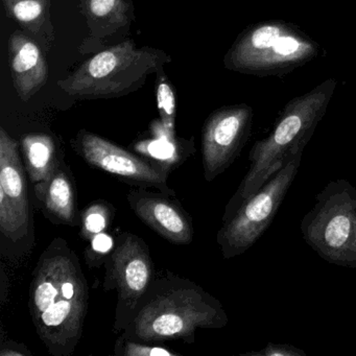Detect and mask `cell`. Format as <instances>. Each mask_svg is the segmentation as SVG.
Listing matches in <instances>:
<instances>
[{
    "instance_id": "cell-1",
    "label": "cell",
    "mask_w": 356,
    "mask_h": 356,
    "mask_svg": "<svg viewBox=\"0 0 356 356\" xmlns=\"http://www.w3.org/2000/svg\"><path fill=\"white\" fill-rule=\"evenodd\" d=\"M89 289L76 252L67 241L54 239L33 270L30 285L31 316L47 351L70 356L84 332Z\"/></svg>"
},
{
    "instance_id": "cell-2",
    "label": "cell",
    "mask_w": 356,
    "mask_h": 356,
    "mask_svg": "<svg viewBox=\"0 0 356 356\" xmlns=\"http://www.w3.org/2000/svg\"><path fill=\"white\" fill-rule=\"evenodd\" d=\"M229 318L222 303L189 279L170 272L154 277L120 337L143 343H195L197 329H220Z\"/></svg>"
},
{
    "instance_id": "cell-3",
    "label": "cell",
    "mask_w": 356,
    "mask_h": 356,
    "mask_svg": "<svg viewBox=\"0 0 356 356\" xmlns=\"http://www.w3.org/2000/svg\"><path fill=\"white\" fill-rule=\"evenodd\" d=\"M337 85V81L328 79L285 105L270 135L256 141L252 147L249 170L227 204L222 222L231 218L243 202L282 168L287 160L303 155L316 126L326 113Z\"/></svg>"
},
{
    "instance_id": "cell-4",
    "label": "cell",
    "mask_w": 356,
    "mask_h": 356,
    "mask_svg": "<svg viewBox=\"0 0 356 356\" xmlns=\"http://www.w3.org/2000/svg\"><path fill=\"white\" fill-rule=\"evenodd\" d=\"M170 62V56L161 49H139L133 40L122 41L83 62L58 86L76 99H113L138 90L147 76Z\"/></svg>"
},
{
    "instance_id": "cell-5",
    "label": "cell",
    "mask_w": 356,
    "mask_h": 356,
    "mask_svg": "<svg viewBox=\"0 0 356 356\" xmlns=\"http://www.w3.org/2000/svg\"><path fill=\"white\" fill-rule=\"evenodd\" d=\"M320 47L299 29L283 22L250 26L233 43L227 70L256 76H284L314 60Z\"/></svg>"
},
{
    "instance_id": "cell-6",
    "label": "cell",
    "mask_w": 356,
    "mask_h": 356,
    "mask_svg": "<svg viewBox=\"0 0 356 356\" xmlns=\"http://www.w3.org/2000/svg\"><path fill=\"white\" fill-rule=\"evenodd\" d=\"M305 243L328 264L356 268V188L347 180L330 181L302 218Z\"/></svg>"
},
{
    "instance_id": "cell-7",
    "label": "cell",
    "mask_w": 356,
    "mask_h": 356,
    "mask_svg": "<svg viewBox=\"0 0 356 356\" xmlns=\"http://www.w3.org/2000/svg\"><path fill=\"white\" fill-rule=\"evenodd\" d=\"M302 155L287 160L282 168L275 172L257 191L243 202L216 235L225 259L241 256L270 226L285 195L298 175Z\"/></svg>"
},
{
    "instance_id": "cell-8",
    "label": "cell",
    "mask_w": 356,
    "mask_h": 356,
    "mask_svg": "<svg viewBox=\"0 0 356 356\" xmlns=\"http://www.w3.org/2000/svg\"><path fill=\"white\" fill-rule=\"evenodd\" d=\"M104 289L118 291L113 331L122 333L132 320L145 291L155 277L149 245L130 232H120L104 262Z\"/></svg>"
},
{
    "instance_id": "cell-9",
    "label": "cell",
    "mask_w": 356,
    "mask_h": 356,
    "mask_svg": "<svg viewBox=\"0 0 356 356\" xmlns=\"http://www.w3.org/2000/svg\"><path fill=\"white\" fill-rule=\"evenodd\" d=\"M19 145L0 128V235L3 251L26 245L33 232L28 178Z\"/></svg>"
},
{
    "instance_id": "cell-10",
    "label": "cell",
    "mask_w": 356,
    "mask_h": 356,
    "mask_svg": "<svg viewBox=\"0 0 356 356\" xmlns=\"http://www.w3.org/2000/svg\"><path fill=\"white\" fill-rule=\"evenodd\" d=\"M74 151L91 166L143 188H156L176 197L168 185V168L122 149L104 137L81 130L72 141Z\"/></svg>"
},
{
    "instance_id": "cell-11",
    "label": "cell",
    "mask_w": 356,
    "mask_h": 356,
    "mask_svg": "<svg viewBox=\"0 0 356 356\" xmlns=\"http://www.w3.org/2000/svg\"><path fill=\"white\" fill-rule=\"evenodd\" d=\"M253 109L245 104L214 111L204 124L202 158L207 182L232 165L251 132Z\"/></svg>"
},
{
    "instance_id": "cell-12",
    "label": "cell",
    "mask_w": 356,
    "mask_h": 356,
    "mask_svg": "<svg viewBox=\"0 0 356 356\" xmlns=\"http://www.w3.org/2000/svg\"><path fill=\"white\" fill-rule=\"evenodd\" d=\"M127 200L137 218L165 241L181 245L193 241V220L174 197L135 187L129 191Z\"/></svg>"
},
{
    "instance_id": "cell-13",
    "label": "cell",
    "mask_w": 356,
    "mask_h": 356,
    "mask_svg": "<svg viewBox=\"0 0 356 356\" xmlns=\"http://www.w3.org/2000/svg\"><path fill=\"white\" fill-rule=\"evenodd\" d=\"M81 12L86 20L88 36L81 44V54L107 49L108 40L124 34L134 18L133 0H82Z\"/></svg>"
},
{
    "instance_id": "cell-14",
    "label": "cell",
    "mask_w": 356,
    "mask_h": 356,
    "mask_svg": "<svg viewBox=\"0 0 356 356\" xmlns=\"http://www.w3.org/2000/svg\"><path fill=\"white\" fill-rule=\"evenodd\" d=\"M10 67L14 89L28 102L47 84L49 66L42 47L26 32L17 30L10 37Z\"/></svg>"
},
{
    "instance_id": "cell-15",
    "label": "cell",
    "mask_w": 356,
    "mask_h": 356,
    "mask_svg": "<svg viewBox=\"0 0 356 356\" xmlns=\"http://www.w3.org/2000/svg\"><path fill=\"white\" fill-rule=\"evenodd\" d=\"M34 191L43 213L54 224L80 225L76 184L64 160L47 180L34 185Z\"/></svg>"
},
{
    "instance_id": "cell-16",
    "label": "cell",
    "mask_w": 356,
    "mask_h": 356,
    "mask_svg": "<svg viewBox=\"0 0 356 356\" xmlns=\"http://www.w3.org/2000/svg\"><path fill=\"white\" fill-rule=\"evenodd\" d=\"M3 3L8 17L32 37L44 53H49L55 42L51 0H3Z\"/></svg>"
},
{
    "instance_id": "cell-17",
    "label": "cell",
    "mask_w": 356,
    "mask_h": 356,
    "mask_svg": "<svg viewBox=\"0 0 356 356\" xmlns=\"http://www.w3.org/2000/svg\"><path fill=\"white\" fill-rule=\"evenodd\" d=\"M22 157L24 168L33 184L47 180L61 163L55 139L44 133H31L22 137Z\"/></svg>"
},
{
    "instance_id": "cell-18",
    "label": "cell",
    "mask_w": 356,
    "mask_h": 356,
    "mask_svg": "<svg viewBox=\"0 0 356 356\" xmlns=\"http://www.w3.org/2000/svg\"><path fill=\"white\" fill-rule=\"evenodd\" d=\"M113 208L105 201L93 202L81 212V236L90 241L95 235L106 232L111 226Z\"/></svg>"
},
{
    "instance_id": "cell-19",
    "label": "cell",
    "mask_w": 356,
    "mask_h": 356,
    "mask_svg": "<svg viewBox=\"0 0 356 356\" xmlns=\"http://www.w3.org/2000/svg\"><path fill=\"white\" fill-rule=\"evenodd\" d=\"M158 110L164 130L170 136L176 137L177 99L172 83L164 74L163 70L157 72L156 81Z\"/></svg>"
},
{
    "instance_id": "cell-20",
    "label": "cell",
    "mask_w": 356,
    "mask_h": 356,
    "mask_svg": "<svg viewBox=\"0 0 356 356\" xmlns=\"http://www.w3.org/2000/svg\"><path fill=\"white\" fill-rule=\"evenodd\" d=\"M114 353L122 356H181L164 346L132 341L120 335L114 345Z\"/></svg>"
},
{
    "instance_id": "cell-21",
    "label": "cell",
    "mask_w": 356,
    "mask_h": 356,
    "mask_svg": "<svg viewBox=\"0 0 356 356\" xmlns=\"http://www.w3.org/2000/svg\"><path fill=\"white\" fill-rule=\"evenodd\" d=\"M113 248V241L109 235L106 234V232L95 235L89 241V247L86 250L87 264L90 268L104 264Z\"/></svg>"
},
{
    "instance_id": "cell-22",
    "label": "cell",
    "mask_w": 356,
    "mask_h": 356,
    "mask_svg": "<svg viewBox=\"0 0 356 356\" xmlns=\"http://www.w3.org/2000/svg\"><path fill=\"white\" fill-rule=\"evenodd\" d=\"M256 355L264 356H304L305 353L298 348L289 345H276V343H268L264 351L257 352Z\"/></svg>"
},
{
    "instance_id": "cell-23",
    "label": "cell",
    "mask_w": 356,
    "mask_h": 356,
    "mask_svg": "<svg viewBox=\"0 0 356 356\" xmlns=\"http://www.w3.org/2000/svg\"><path fill=\"white\" fill-rule=\"evenodd\" d=\"M30 350L26 346L15 341H7L1 346L0 356H31Z\"/></svg>"
}]
</instances>
